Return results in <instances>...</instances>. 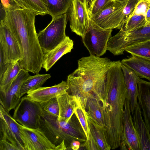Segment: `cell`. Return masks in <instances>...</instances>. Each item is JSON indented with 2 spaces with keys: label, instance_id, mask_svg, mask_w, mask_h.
I'll return each instance as SVG.
<instances>
[{
  "label": "cell",
  "instance_id": "4316f807",
  "mask_svg": "<svg viewBox=\"0 0 150 150\" xmlns=\"http://www.w3.org/2000/svg\"><path fill=\"white\" fill-rule=\"evenodd\" d=\"M23 69L19 61L10 63L0 79V92H5L7 91L12 81Z\"/></svg>",
  "mask_w": 150,
  "mask_h": 150
},
{
  "label": "cell",
  "instance_id": "2e32d148",
  "mask_svg": "<svg viewBox=\"0 0 150 150\" xmlns=\"http://www.w3.org/2000/svg\"><path fill=\"white\" fill-rule=\"evenodd\" d=\"M69 88L67 83L62 81L60 83L50 87H41L29 91L27 96L31 100L40 103L47 101L67 91Z\"/></svg>",
  "mask_w": 150,
  "mask_h": 150
},
{
  "label": "cell",
  "instance_id": "d6a6232c",
  "mask_svg": "<svg viewBox=\"0 0 150 150\" xmlns=\"http://www.w3.org/2000/svg\"><path fill=\"white\" fill-rule=\"evenodd\" d=\"M112 0H94L88 9L90 18L105 8Z\"/></svg>",
  "mask_w": 150,
  "mask_h": 150
},
{
  "label": "cell",
  "instance_id": "5b68a950",
  "mask_svg": "<svg viewBox=\"0 0 150 150\" xmlns=\"http://www.w3.org/2000/svg\"><path fill=\"white\" fill-rule=\"evenodd\" d=\"M137 0L112 1L103 10L90 19L105 29H121L132 15Z\"/></svg>",
  "mask_w": 150,
  "mask_h": 150
},
{
  "label": "cell",
  "instance_id": "7bdbcfd3",
  "mask_svg": "<svg viewBox=\"0 0 150 150\" xmlns=\"http://www.w3.org/2000/svg\"><path fill=\"white\" fill-rule=\"evenodd\" d=\"M150 42V40L149 41Z\"/></svg>",
  "mask_w": 150,
  "mask_h": 150
},
{
  "label": "cell",
  "instance_id": "9a60e30c",
  "mask_svg": "<svg viewBox=\"0 0 150 150\" xmlns=\"http://www.w3.org/2000/svg\"><path fill=\"white\" fill-rule=\"evenodd\" d=\"M0 46L10 63L20 62L22 59V52L18 42L7 27L1 23Z\"/></svg>",
  "mask_w": 150,
  "mask_h": 150
},
{
  "label": "cell",
  "instance_id": "3957f363",
  "mask_svg": "<svg viewBox=\"0 0 150 150\" xmlns=\"http://www.w3.org/2000/svg\"><path fill=\"white\" fill-rule=\"evenodd\" d=\"M112 62L107 57H83L78 61L77 68L68 76L67 91L80 101L84 109L90 94L102 101L107 74Z\"/></svg>",
  "mask_w": 150,
  "mask_h": 150
},
{
  "label": "cell",
  "instance_id": "7402d4cb",
  "mask_svg": "<svg viewBox=\"0 0 150 150\" xmlns=\"http://www.w3.org/2000/svg\"><path fill=\"white\" fill-rule=\"evenodd\" d=\"M121 62L140 78H145L150 81V60L131 55L129 58L123 59Z\"/></svg>",
  "mask_w": 150,
  "mask_h": 150
},
{
  "label": "cell",
  "instance_id": "277c9868",
  "mask_svg": "<svg viewBox=\"0 0 150 150\" xmlns=\"http://www.w3.org/2000/svg\"><path fill=\"white\" fill-rule=\"evenodd\" d=\"M58 117L44 112L40 120L39 128L52 143L57 146L64 141L66 146H70L74 140L86 141L84 130L74 113L68 122Z\"/></svg>",
  "mask_w": 150,
  "mask_h": 150
},
{
  "label": "cell",
  "instance_id": "ee69618b",
  "mask_svg": "<svg viewBox=\"0 0 150 150\" xmlns=\"http://www.w3.org/2000/svg\"><path fill=\"white\" fill-rule=\"evenodd\" d=\"M149 23H150V21Z\"/></svg>",
  "mask_w": 150,
  "mask_h": 150
},
{
  "label": "cell",
  "instance_id": "b9f144b4",
  "mask_svg": "<svg viewBox=\"0 0 150 150\" xmlns=\"http://www.w3.org/2000/svg\"><path fill=\"white\" fill-rule=\"evenodd\" d=\"M128 0H112L113 1H116L119 2H122L124 1H127Z\"/></svg>",
  "mask_w": 150,
  "mask_h": 150
},
{
  "label": "cell",
  "instance_id": "d590c367",
  "mask_svg": "<svg viewBox=\"0 0 150 150\" xmlns=\"http://www.w3.org/2000/svg\"><path fill=\"white\" fill-rule=\"evenodd\" d=\"M89 139L86 140L83 145L88 150H100L97 143L92 136L90 131L89 134Z\"/></svg>",
  "mask_w": 150,
  "mask_h": 150
},
{
  "label": "cell",
  "instance_id": "603a6c76",
  "mask_svg": "<svg viewBox=\"0 0 150 150\" xmlns=\"http://www.w3.org/2000/svg\"><path fill=\"white\" fill-rule=\"evenodd\" d=\"M86 106L88 115L98 125L104 128L102 105L100 100L94 95L90 94L88 95Z\"/></svg>",
  "mask_w": 150,
  "mask_h": 150
},
{
  "label": "cell",
  "instance_id": "4dcf8cb0",
  "mask_svg": "<svg viewBox=\"0 0 150 150\" xmlns=\"http://www.w3.org/2000/svg\"><path fill=\"white\" fill-rule=\"evenodd\" d=\"M74 113L77 117L84 130L87 140L89 139L90 131L88 121V115L86 110L82 108L80 103L75 109Z\"/></svg>",
  "mask_w": 150,
  "mask_h": 150
},
{
  "label": "cell",
  "instance_id": "836d02e7",
  "mask_svg": "<svg viewBox=\"0 0 150 150\" xmlns=\"http://www.w3.org/2000/svg\"><path fill=\"white\" fill-rule=\"evenodd\" d=\"M150 6L149 0H140L137 4L132 15H141L145 17Z\"/></svg>",
  "mask_w": 150,
  "mask_h": 150
},
{
  "label": "cell",
  "instance_id": "83f0119b",
  "mask_svg": "<svg viewBox=\"0 0 150 150\" xmlns=\"http://www.w3.org/2000/svg\"><path fill=\"white\" fill-rule=\"evenodd\" d=\"M48 14L52 19L66 13L73 0H47Z\"/></svg>",
  "mask_w": 150,
  "mask_h": 150
},
{
  "label": "cell",
  "instance_id": "8d00e7d4",
  "mask_svg": "<svg viewBox=\"0 0 150 150\" xmlns=\"http://www.w3.org/2000/svg\"><path fill=\"white\" fill-rule=\"evenodd\" d=\"M0 150H20L19 148L9 141L0 139Z\"/></svg>",
  "mask_w": 150,
  "mask_h": 150
},
{
  "label": "cell",
  "instance_id": "1f68e13d",
  "mask_svg": "<svg viewBox=\"0 0 150 150\" xmlns=\"http://www.w3.org/2000/svg\"><path fill=\"white\" fill-rule=\"evenodd\" d=\"M44 111L48 114L58 117L59 110L57 97L40 103Z\"/></svg>",
  "mask_w": 150,
  "mask_h": 150
},
{
  "label": "cell",
  "instance_id": "ac0fdd59",
  "mask_svg": "<svg viewBox=\"0 0 150 150\" xmlns=\"http://www.w3.org/2000/svg\"><path fill=\"white\" fill-rule=\"evenodd\" d=\"M138 89V102L150 134V81L140 79Z\"/></svg>",
  "mask_w": 150,
  "mask_h": 150
},
{
  "label": "cell",
  "instance_id": "484cf974",
  "mask_svg": "<svg viewBox=\"0 0 150 150\" xmlns=\"http://www.w3.org/2000/svg\"><path fill=\"white\" fill-rule=\"evenodd\" d=\"M51 77L50 74H38L33 76L30 75L22 84L20 93L21 98L29 91L41 87L46 81Z\"/></svg>",
  "mask_w": 150,
  "mask_h": 150
},
{
  "label": "cell",
  "instance_id": "f1b7e54d",
  "mask_svg": "<svg viewBox=\"0 0 150 150\" xmlns=\"http://www.w3.org/2000/svg\"><path fill=\"white\" fill-rule=\"evenodd\" d=\"M125 51L136 56L150 60V42H143L126 47Z\"/></svg>",
  "mask_w": 150,
  "mask_h": 150
},
{
  "label": "cell",
  "instance_id": "e0dca14e",
  "mask_svg": "<svg viewBox=\"0 0 150 150\" xmlns=\"http://www.w3.org/2000/svg\"><path fill=\"white\" fill-rule=\"evenodd\" d=\"M132 116L140 150H150V134L143 119L138 102L135 107Z\"/></svg>",
  "mask_w": 150,
  "mask_h": 150
},
{
  "label": "cell",
  "instance_id": "d6986e66",
  "mask_svg": "<svg viewBox=\"0 0 150 150\" xmlns=\"http://www.w3.org/2000/svg\"><path fill=\"white\" fill-rule=\"evenodd\" d=\"M126 87L127 96L130 102L131 111L132 115L138 102V85L141 79L132 70L121 63Z\"/></svg>",
  "mask_w": 150,
  "mask_h": 150
},
{
  "label": "cell",
  "instance_id": "cb8c5ba5",
  "mask_svg": "<svg viewBox=\"0 0 150 150\" xmlns=\"http://www.w3.org/2000/svg\"><path fill=\"white\" fill-rule=\"evenodd\" d=\"M21 8L27 9L36 15L48 14L47 0H12Z\"/></svg>",
  "mask_w": 150,
  "mask_h": 150
},
{
  "label": "cell",
  "instance_id": "f6af8a7d",
  "mask_svg": "<svg viewBox=\"0 0 150 150\" xmlns=\"http://www.w3.org/2000/svg\"><path fill=\"white\" fill-rule=\"evenodd\" d=\"M150 1V0H149Z\"/></svg>",
  "mask_w": 150,
  "mask_h": 150
},
{
  "label": "cell",
  "instance_id": "5bb4252c",
  "mask_svg": "<svg viewBox=\"0 0 150 150\" xmlns=\"http://www.w3.org/2000/svg\"><path fill=\"white\" fill-rule=\"evenodd\" d=\"M127 150H140V144L134 125L129 99L127 96L124 104L122 120V137Z\"/></svg>",
  "mask_w": 150,
  "mask_h": 150
},
{
  "label": "cell",
  "instance_id": "60d3db41",
  "mask_svg": "<svg viewBox=\"0 0 150 150\" xmlns=\"http://www.w3.org/2000/svg\"><path fill=\"white\" fill-rule=\"evenodd\" d=\"M94 0H85L87 8L88 9Z\"/></svg>",
  "mask_w": 150,
  "mask_h": 150
},
{
  "label": "cell",
  "instance_id": "6da1fadb",
  "mask_svg": "<svg viewBox=\"0 0 150 150\" xmlns=\"http://www.w3.org/2000/svg\"><path fill=\"white\" fill-rule=\"evenodd\" d=\"M120 60L112 61L107 74L101 101L106 139L111 149L120 146L122 137V120L127 92Z\"/></svg>",
  "mask_w": 150,
  "mask_h": 150
},
{
  "label": "cell",
  "instance_id": "ba28073f",
  "mask_svg": "<svg viewBox=\"0 0 150 150\" xmlns=\"http://www.w3.org/2000/svg\"><path fill=\"white\" fill-rule=\"evenodd\" d=\"M44 112L40 103L32 100L26 95L21 99L12 117L24 127L37 128H39Z\"/></svg>",
  "mask_w": 150,
  "mask_h": 150
},
{
  "label": "cell",
  "instance_id": "ffe728a7",
  "mask_svg": "<svg viewBox=\"0 0 150 150\" xmlns=\"http://www.w3.org/2000/svg\"><path fill=\"white\" fill-rule=\"evenodd\" d=\"M74 42L69 36L54 49L44 55L42 67L48 71L63 55L70 52Z\"/></svg>",
  "mask_w": 150,
  "mask_h": 150
},
{
  "label": "cell",
  "instance_id": "44dd1931",
  "mask_svg": "<svg viewBox=\"0 0 150 150\" xmlns=\"http://www.w3.org/2000/svg\"><path fill=\"white\" fill-rule=\"evenodd\" d=\"M57 98L59 110L58 119L68 122L80 102L74 96L69 94L67 91L59 95Z\"/></svg>",
  "mask_w": 150,
  "mask_h": 150
},
{
  "label": "cell",
  "instance_id": "30bf717a",
  "mask_svg": "<svg viewBox=\"0 0 150 150\" xmlns=\"http://www.w3.org/2000/svg\"><path fill=\"white\" fill-rule=\"evenodd\" d=\"M66 13L72 31L83 37L89 29L90 19L85 0H73Z\"/></svg>",
  "mask_w": 150,
  "mask_h": 150
},
{
  "label": "cell",
  "instance_id": "4fadbf2b",
  "mask_svg": "<svg viewBox=\"0 0 150 150\" xmlns=\"http://www.w3.org/2000/svg\"><path fill=\"white\" fill-rule=\"evenodd\" d=\"M29 71L22 69L12 82L7 91L0 92V103L4 108L9 112L15 109L20 100V91L24 81L30 75Z\"/></svg>",
  "mask_w": 150,
  "mask_h": 150
},
{
  "label": "cell",
  "instance_id": "f35d334b",
  "mask_svg": "<svg viewBox=\"0 0 150 150\" xmlns=\"http://www.w3.org/2000/svg\"><path fill=\"white\" fill-rule=\"evenodd\" d=\"M80 145V142L79 141L74 140L71 143L70 148L74 150H77L79 149Z\"/></svg>",
  "mask_w": 150,
  "mask_h": 150
},
{
  "label": "cell",
  "instance_id": "e575fe53",
  "mask_svg": "<svg viewBox=\"0 0 150 150\" xmlns=\"http://www.w3.org/2000/svg\"><path fill=\"white\" fill-rule=\"evenodd\" d=\"M0 79L8 68L10 63L9 62L4 52L0 46Z\"/></svg>",
  "mask_w": 150,
  "mask_h": 150
},
{
  "label": "cell",
  "instance_id": "d4e9b609",
  "mask_svg": "<svg viewBox=\"0 0 150 150\" xmlns=\"http://www.w3.org/2000/svg\"><path fill=\"white\" fill-rule=\"evenodd\" d=\"M88 121L90 132L100 150L111 149L107 140L104 128L98 125L88 115Z\"/></svg>",
  "mask_w": 150,
  "mask_h": 150
},
{
  "label": "cell",
  "instance_id": "f546056e",
  "mask_svg": "<svg viewBox=\"0 0 150 150\" xmlns=\"http://www.w3.org/2000/svg\"><path fill=\"white\" fill-rule=\"evenodd\" d=\"M148 23L145 16L133 15L121 29L126 32H130L139 29Z\"/></svg>",
  "mask_w": 150,
  "mask_h": 150
},
{
  "label": "cell",
  "instance_id": "52a82bcc",
  "mask_svg": "<svg viewBox=\"0 0 150 150\" xmlns=\"http://www.w3.org/2000/svg\"><path fill=\"white\" fill-rule=\"evenodd\" d=\"M150 40V23L137 29L128 32L120 30L109 39L107 50L115 56L124 54L125 48L134 44Z\"/></svg>",
  "mask_w": 150,
  "mask_h": 150
},
{
  "label": "cell",
  "instance_id": "9c48e42d",
  "mask_svg": "<svg viewBox=\"0 0 150 150\" xmlns=\"http://www.w3.org/2000/svg\"><path fill=\"white\" fill-rule=\"evenodd\" d=\"M112 31V29L101 27L90 19L89 29L82 40L90 55L100 57L106 53Z\"/></svg>",
  "mask_w": 150,
  "mask_h": 150
},
{
  "label": "cell",
  "instance_id": "74e56055",
  "mask_svg": "<svg viewBox=\"0 0 150 150\" xmlns=\"http://www.w3.org/2000/svg\"><path fill=\"white\" fill-rule=\"evenodd\" d=\"M1 1L4 9L17 5L12 0H1Z\"/></svg>",
  "mask_w": 150,
  "mask_h": 150
},
{
  "label": "cell",
  "instance_id": "ab89813d",
  "mask_svg": "<svg viewBox=\"0 0 150 150\" xmlns=\"http://www.w3.org/2000/svg\"><path fill=\"white\" fill-rule=\"evenodd\" d=\"M145 17L148 23H149L150 21V6L147 11Z\"/></svg>",
  "mask_w": 150,
  "mask_h": 150
},
{
  "label": "cell",
  "instance_id": "8992f818",
  "mask_svg": "<svg viewBox=\"0 0 150 150\" xmlns=\"http://www.w3.org/2000/svg\"><path fill=\"white\" fill-rule=\"evenodd\" d=\"M68 20L66 13L62 15L52 19L45 28L38 33L39 43L44 55L65 39Z\"/></svg>",
  "mask_w": 150,
  "mask_h": 150
},
{
  "label": "cell",
  "instance_id": "8fae6325",
  "mask_svg": "<svg viewBox=\"0 0 150 150\" xmlns=\"http://www.w3.org/2000/svg\"><path fill=\"white\" fill-rule=\"evenodd\" d=\"M19 127L25 150H56L57 146L40 128H30L20 124Z\"/></svg>",
  "mask_w": 150,
  "mask_h": 150
},
{
  "label": "cell",
  "instance_id": "7a4b0ae2",
  "mask_svg": "<svg viewBox=\"0 0 150 150\" xmlns=\"http://www.w3.org/2000/svg\"><path fill=\"white\" fill-rule=\"evenodd\" d=\"M5 16L0 23L9 29L21 48L23 59L19 62L24 69L39 73L44 54L39 43L35 26L36 15L17 5L4 9Z\"/></svg>",
  "mask_w": 150,
  "mask_h": 150
},
{
  "label": "cell",
  "instance_id": "7c38bea8",
  "mask_svg": "<svg viewBox=\"0 0 150 150\" xmlns=\"http://www.w3.org/2000/svg\"><path fill=\"white\" fill-rule=\"evenodd\" d=\"M19 125L0 104V139H6L18 147L20 150H25Z\"/></svg>",
  "mask_w": 150,
  "mask_h": 150
}]
</instances>
